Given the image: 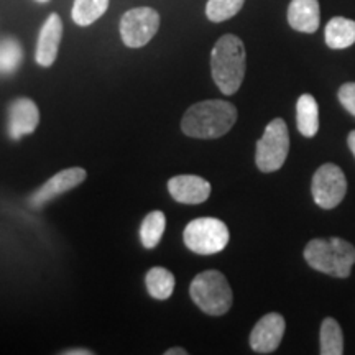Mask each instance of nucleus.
I'll return each mask as SVG.
<instances>
[{
	"instance_id": "obj_24",
	"label": "nucleus",
	"mask_w": 355,
	"mask_h": 355,
	"mask_svg": "<svg viewBox=\"0 0 355 355\" xmlns=\"http://www.w3.org/2000/svg\"><path fill=\"white\" fill-rule=\"evenodd\" d=\"M64 355H92V352L87 349H81V350L74 349V350H66Z\"/></svg>"
},
{
	"instance_id": "obj_25",
	"label": "nucleus",
	"mask_w": 355,
	"mask_h": 355,
	"mask_svg": "<svg viewBox=\"0 0 355 355\" xmlns=\"http://www.w3.org/2000/svg\"><path fill=\"white\" fill-rule=\"evenodd\" d=\"M347 144H349V148H350V152L354 153V157H355V130H352L349 133V137H347Z\"/></svg>"
},
{
	"instance_id": "obj_7",
	"label": "nucleus",
	"mask_w": 355,
	"mask_h": 355,
	"mask_svg": "<svg viewBox=\"0 0 355 355\" xmlns=\"http://www.w3.org/2000/svg\"><path fill=\"white\" fill-rule=\"evenodd\" d=\"M314 202L322 209H334L347 193V180L344 171L334 163H324L318 168L311 184Z\"/></svg>"
},
{
	"instance_id": "obj_6",
	"label": "nucleus",
	"mask_w": 355,
	"mask_h": 355,
	"mask_svg": "<svg viewBox=\"0 0 355 355\" xmlns=\"http://www.w3.org/2000/svg\"><path fill=\"white\" fill-rule=\"evenodd\" d=\"M290 152V133L283 119H275L266 125L261 139L257 141L255 163L260 171L273 173L285 165Z\"/></svg>"
},
{
	"instance_id": "obj_5",
	"label": "nucleus",
	"mask_w": 355,
	"mask_h": 355,
	"mask_svg": "<svg viewBox=\"0 0 355 355\" xmlns=\"http://www.w3.org/2000/svg\"><path fill=\"white\" fill-rule=\"evenodd\" d=\"M229 229L216 217H199L191 220L183 232V241L198 255H214L227 247Z\"/></svg>"
},
{
	"instance_id": "obj_13",
	"label": "nucleus",
	"mask_w": 355,
	"mask_h": 355,
	"mask_svg": "<svg viewBox=\"0 0 355 355\" xmlns=\"http://www.w3.org/2000/svg\"><path fill=\"white\" fill-rule=\"evenodd\" d=\"M168 191L180 204H202L211 196V184L201 176L178 175L168 181Z\"/></svg>"
},
{
	"instance_id": "obj_23",
	"label": "nucleus",
	"mask_w": 355,
	"mask_h": 355,
	"mask_svg": "<svg viewBox=\"0 0 355 355\" xmlns=\"http://www.w3.org/2000/svg\"><path fill=\"white\" fill-rule=\"evenodd\" d=\"M339 101L343 107L355 117V83H345L339 89Z\"/></svg>"
},
{
	"instance_id": "obj_8",
	"label": "nucleus",
	"mask_w": 355,
	"mask_h": 355,
	"mask_svg": "<svg viewBox=\"0 0 355 355\" xmlns=\"http://www.w3.org/2000/svg\"><path fill=\"white\" fill-rule=\"evenodd\" d=\"M159 15L150 7H137L125 12L121 19V37L128 48H141L157 35Z\"/></svg>"
},
{
	"instance_id": "obj_14",
	"label": "nucleus",
	"mask_w": 355,
	"mask_h": 355,
	"mask_svg": "<svg viewBox=\"0 0 355 355\" xmlns=\"http://www.w3.org/2000/svg\"><path fill=\"white\" fill-rule=\"evenodd\" d=\"M321 21V8L318 0H291L288 7V24L301 33L318 32Z\"/></svg>"
},
{
	"instance_id": "obj_3",
	"label": "nucleus",
	"mask_w": 355,
	"mask_h": 355,
	"mask_svg": "<svg viewBox=\"0 0 355 355\" xmlns=\"http://www.w3.org/2000/svg\"><path fill=\"white\" fill-rule=\"evenodd\" d=\"M304 260L316 272L347 278L355 263V247L340 237L313 239L304 247Z\"/></svg>"
},
{
	"instance_id": "obj_11",
	"label": "nucleus",
	"mask_w": 355,
	"mask_h": 355,
	"mask_svg": "<svg viewBox=\"0 0 355 355\" xmlns=\"http://www.w3.org/2000/svg\"><path fill=\"white\" fill-rule=\"evenodd\" d=\"M61 38H63V21L58 13H51L40 30L37 51H35V60L43 68H50L55 63L58 50H60Z\"/></svg>"
},
{
	"instance_id": "obj_26",
	"label": "nucleus",
	"mask_w": 355,
	"mask_h": 355,
	"mask_svg": "<svg viewBox=\"0 0 355 355\" xmlns=\"http://www.w3.org/2000/svg\"><path fill=\"white\" fill-rule=\"evenodd\" d=\"M188 352H186L184 349H181V347H173V349H168L166 352H165V355H186Z\"/></svg>"
},
{
	"instance_id": "obj_10",
	"label": "nucleus",
	"mask_w": 355,
	"mask_h": 355,
	"mask_svg": "<svg viewBox=\"0 0 355 355\" xmlns=\"http://www.w3.org/2000/svg\"><path fill=\"white\" fill-rule=\"evenodd\" d=\"M285 318L278 313L265 314L250 332V347L257 354H272L285 336Z\"/></svg>"
},
{
	"instance_id": "obj_19",
	"label": "nucleus",
	"mask_w": 355,
	"mask_h": 355,
	"mask_svg": "<svg viewBox=\"0 0 355 355\" xmlns=\"http://www.w3.org/2000/svg\"><path fill=\"white\" fill-rule=\"evenodd\" d=\"M110 0H74L71 17L79 26H89L99 20L109 8Z\"/></svg>"
},
{
	"instance_id": "obj_4",
	"label": "nucleus",
	"mask_w": 355,
	"mask_h": 355,
	"mask_svg": "<svg viewBox=\"0 0 355 355\" xmlns=\"http://www.w3.org/2000/svg\"><path fill=\"white\" fill-rule=\"evenodd\" d=\"M191 300L202 313L222 316L232 308L234 296L227 278L217 270H206L193 279L189 286Z\"/></svg>"
},
{
	"instance_id": "obj_20",
	"label": "nucleus",
	"mask_w": 355,
	"mask_h": 355,
	"mask_svg": "<svg viewBox=\"0 0 355 355\" xmlns=\"http://www.w3.org/2000/svg\"><path fill=\"white\" fill-rule=\"evenodd\" d=\"M166 229V217L162 211H153L140 225V241L145 248H155L162 241Z\"/></svg>"
},
{
	"instance_id": "obj_9",
	"label": "nucleus",
	"mask_w": 355,
	"mask_h": 355,
	"mask_svg": "<svg viewBox=\"0 0 355 355\" xmlns=\"http://www.w3.org/2000/svg\"><path fill=\"white\" fill-rule=\"evenodd\" d=\"M87 173L83 168H68V170H63L56 173L55 176L51 178L50 181H46L42 188H38L35 193L30 196L28 202L30 206L35 207V209H40L44 204H48L53 199L61 196V194L68 193L73 188H76L86 180Z\"/></svg>"
},
{
	"instance_id": "obj_27",
	"label": "nucleus",
	"mask_w": 355,
	"mask_h": 355,
	"mask_svg": "<svg viewBox=\"0 0 355 355\" xmlns=\"http://www.w3.org/2000/svg\"><path fill=\"white\" fill-rule=\"evenodd\" d=\"M35 2H38V3H46V2H50V0H35Z\"/></svg>"
},
{
	"instance_id": "obj_2",
	"label": "nucleus",
	"mask_w": 355,
	"mask_h": 355,
	"mask_svg": "<svg viewBox=\"0 0 355 355\" xmlns=\"http://www.w3.org/2000/svg\"><path fill=\"white\" fill-rule=\"evenodd\" d=\"M237 122V109L227 101H204L186 110L181 128L193 139H219Z\"/></svg>"
},
{
	"instance_id": "obj_12",
	"label": "nucleus",
	"mask_w": 355,
	"mask_h": 355,
	"mask_svg": "<svg viewBox=\"0 0 355 355\" xmlns=\"http://www.w3.org/2000/svg\"><path fill=\"white\" fill-rule=\"evenodd\" d=\"M40 112L37 104L28 97L13 101L8 107V135L13 140H20L24 135L37 130Z\"/></svg>"
},
{
	"instance_id": "obj_15",
	"label": "nucleus",
	"mask_w": 355,
	"mask_h": 355,
	"mask_svg": "<svg viewBox=\"0 0 355 355\" xmlns=\"http://www.w3.org/2000/svg\"><path fill=\"white\" fill-rule=\"evenodd\" d=\"M327 46L332 50H344L355 43V21L345 17H334L324 30Z\"/></svg>"
},
{
	"instance_id": "obj_18",
	"label": "nucleus",
	"mask_w": 355,
	"mask_h": 355,
	"mask_svg": "<svg viewBox=\"0 0 355 355\" xmlns=\"http://www.w3.org/2000/svg\"><path fill=\"white\" fill-rule=\"evenodd\" d=\"M319 352L322 355H343L344 354V336L340 324L334 318H326L321 324L319 332Z\"/></svg>"
},
{
	"instance_id": "obj_16",
	"label": "nucleus",
	"mask_w": 355,
	"mask_h": 355,
	"mask_svg": "<svg viewBox=\"0 0 355 355\" xmlns=\"http://www.w3.org/2000/svg\"><path fill=\"white\" fill-rule=\"evenodd\" d=\"M296 123L306 139H313L319 130V105L311 94L300 96L296 104Z\"/></svg>"
},
{
	"instance_id": "obj_22",
	"label": "nucleus",
	"mask_w": 355,
	"mask_h": 355,
	"mask_svg": "<svg viewBox=\"0 0 355 355\" xmlns=\"http://www.w3.org/2000/svg\"><path fill=\"white\" fill-rule=\"evenodd\" d=\"M24 58L19 42L12 38L0 40V74H12Z\"/></svg>"
},
{
	"instance_id": "obj_17",
	"label": "nucleus",
	"mask_w": 355,
	"mask_h": 355,
	"mask_svg": "<svg viewBox=\"0 0 355 355\" xmlns=\"http://www.w3.org/2000/svg\"><path fill=\"white\" fill-rule=\"evenodd\" d=\"M175 275L162 266H153L145 277V285L155 300H168L175 291Z\"/></svg>"
},
{
	"instance_id": "obj_1",
	"label": "nucleus",
	"mask_w": 355,
	"mask_h": 355,
	"mask_svg": "<svg viewBox=\"0 0 355 355\" xmlns=\"http://www.w3.org/2000/svg\"><path fill=\"white\" fill-rule=\"evenodd\" d=\"M245 68L247 53L242 40L235 35H224L217 40L211 53V71L222 94L232 96L241 89Z\"/></svg>"
},
{
	"instance_id": "obj_21",
	"label": "nucleus",
	"mask_w": 355,
	"mask_h": 355,
	"mask_svg": "<svg viewBox=\"0 0 355 355\" xmlns=\"http://www.w3.org/2000/svg\"><path fill=\"white\" fill-rule=\"evenodd\" d=\"M245 0H207L206 17L214 24H220L242 10Z\"/></svg>"
}]
</instances>
